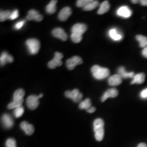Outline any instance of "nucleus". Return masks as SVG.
Wrapping results in <instances>:
<instances>
[{"label": "nucleus", "instance_id": "4be33fe9", "mask_svg": "<svg viewBox=\"0 0 147 147\" xmlns=\"http://www.w3.org/2000/svg\"><path fill=\"white\" fill-rule=\"evenodd\" d=\"M57 1L53 0L51 1L49 5H47L46 7V11L48 14H53L56 11V3Z\"/></svg>", "mask_w": 147, "mask_h": 147}, {"label": "nucleus", "instance_id": "b1692460", "mask_svg": "<svg viewBox=\"0 0 147 147\" xmlns=\"http://www.w3.org/2000/svg\"><path fill=\"white\" fill-rule=\"evenodd\" d=\"M137 40L139 42L140 47L143 48L147 47V37L143 35H137L136 36Z\"/></svg>", "mask_w": 147, "mask_h": 147}, {"label": "nucleus", "instance_id": "5701e85b", "mask_svg": "<svg viewBox=\"0 0 147 147\" xmlns=\"http://www.w3.org/2000/svg\"><path fill=\"white\" fill-rule=\"evenodd\" d=\"M99 1H90L84 7V10L90 11L95 9L99 5Z\"/></svg>", "mask_w": 147, "mask_h": 147}, {"label": "nucleus", "instance_id": "412c9836", "mask_svg": "<svg viewBox=\"0 0 147 147\" xmlns=\"http://www.w3.org/2000/svg\"><path fill=\"white\" fill-rule=\"evenodd\" d=\"M110 5L108 1H105L100 5V8L98 11V14L99 15L104 14L110 10Z\"/></svg>", "mask_w": 147, "mask_h": 147}, {"label": "nucleus", "instance_id": "20e7f679", "mask_svg": "<svg viewBox=\"0 0 147 147\" xmlns=\"http://www.w3.org/2000/svg\"><path fill=\"white\" fill-rule=\"evenodd\" d=\"M65 95L67 98L73 100L75 102H80L83 97V95L78 89H74L72 91L67 90L65 92Z\"/></svg>", "mask_w": 147, "mask_h": 147}, {"label": "nucleus", "instance_id": "7ed1b4c3", "mask_svg": "<svg viewBox=\"0 0 147 147\" xmlns=\"http://www.w3.org/2000/svg\"><path fill=\"white\" fill-rule=\"evenodd\" d=\"M26 45L29 53L31 55H36L40 48L39 41L34 38L29 39L26 42Z\"/></svg>", "mask_w": 147, "mask_h": 147}, {"label": "nucleus", "instance_id": "423d86ee", "mask_svg": "<svg viewBox=\"0 0 147 147\" xmlns=\"http://www.w3.org/2000/svg\"><path fill=\"white\" fill-rule=\"evenodd\" d=\"M38 95H32L29 96L26 100V104L27 107L31 110L36 109L39 104Z\"/></svg>", "mask_w": 147, "mask_h": 147}, {"label": "nucleus", "instance_id": "4c0bfd02", "mask_svg": "<svg viewBox=\"0 0 147 147\" xmlns=\"http://www.w3.org/2000/svg\"><path fill=\"white\" fill-rule=\"evenodd\" d=\"M140 3L143 6H147V0H141L140 1Z\"/></svg>", "mask_w": 147, "mask_h": 147}, {"label": "nucleus", "instance_id": "2f4dec72", "mask_svg": "<svg viewBox=\"0 0 147 147\" xmlns=\"http://www.w3.org/2000/svg\"><path fill=\"white\" fill-rule=\"evenodd\" d=\"M90 1V0H79L77 1L76 5L78 7H84Z\"/></svg>", "mask_w": 147, "mask_h": 147}, {"label": "nucleus", "instance_id": "7c9ffc66", "mask_svg": "<svg viewBox=\"0 0 147 147\" xmlns=\"http://www.w3.org/2000/svg\"><path fill=\"white\" fill-rule=\"evenodd\" d=\"M6 147H16V140L12 138H8L5 142Z\"/></svg>", "mask_w": 147, "mask_h": 147}, {"label": "nucleus", "instance_id": "c9c22d12", "mask_svg": "<svg viewBox=\"0 0 147 147\" xmlns=\"http://www.w3.org/2000/svg\"><path fill=\"white\" fill-rule=\"evenodd\" d=\"M142 54L143 57L147 58V47H145L142 50Z\"/></svg>", "mask_w": 147, "mask_h": 147}, {"label": "nucleus", "instance_id": "473e14b6", "mask_svg": "<svg viewBox=\"0 0 147 147\" xmlns=\"http://www.w3.org/2000/svg\"><path fill=\"white\" fill-rule=\"evenodd\" d=\"M25 24V20H21V21H19L14 25V28L16 30H20V29H21L22 27L24 26Z\"/></svg>", "mask_w": 147, "mask_h": 147}, {"label": "nucleus", "instance_id": "9d476101", "mask_svg": "<svg viewBox=\"0 0 147 147\" xmlns=\"http://www.w3.org/2000/svg\"><path fill=\"white\" fill-rule=\"evenodd\" d=\"M87 27L85 24L79 23L74 25L71 28V32L72 33L74 34L82 36V34L87 31Z\"/></svg>", "mask_w": 147, "mask_h": 147}, {"label": "nucleus", "instance_id": "c756f323", "mask_svg": "<svg viewBox=\"0 0 147 147\" xmlns=\"http://www.w3.org/2000/svg\"><path fill=\"white\" fill-rule=\"evenodd\" d=\"M71 39L73 42L75 43H79L82 39V36H80L79 34L71 33Z\"/></svg>", "mask_w": 147, "mask_h": 147}, {"label": "nucleus", "instance_id": "bb28decb", "mask_svg": "<svg viewBox=\"0 0 147 147\" xmlns=\"http://www.w3.org/2000/svg\"><path fill=\"white\" fill-rule=\"evenodd\" d=\"M23 102H24V99L20 100H13L9 105H8V109H16V108L21 106Z\"/></svg>", "mask_w": 147, "mask_h": 147}, {"label": "nucleus", "instance_id": "c85d7f7f", "mask_svg": "<svg viewBox=\"0 0 147 147\" xmlns=\"http://www.w3.org/2000/svg\"><path fill=\"white\" fill-rule=\"evenodd\" d=\"M24 109L22 106L16 108L14 111V115L16 118H20L24 113Z\"/></svg>", "mask_w": 147, "mask_h": 147}, {"label": "nucleus", "instance_id": "9b49d317", "mask_svg": "<svg viewBox=\"0 0 147 147\" xmlns=\"http://www.w3.org/2000/svg\"><path fill=\"white\" fill-rule=\"evenodd\" d=\"M26 19L28 21L31 20H35V21H42L43 19V16L40 15L38 11L32 9L28 11V15L27 16Z\"/></svg>", "mask_w": 147, "mask_h": 147}, {"label": "nucleus", "instance_id": "f704fd0d", "mask_svg": "<svg viewBox=\"0 0 147 147\" xmlns=\"http://www.w3.org/2000/svg\"><path fill=\"white\" fill-rule=\"evenodd\" d=\"M140 96L142 99H147V88L142 90L140 93Z\"/></svg>", "mask_w": 147, "mask_h": 147}, {"label": "nucleus", "instance_id": "72a5a7b5", "mask_svg": "<svg viewBox=\"0 0 147 147\" xmlns=\"http://www.w3.org/2000/svg\"><path fill=\"white\" fill-rule=\"evenodd\" d=\"M19 16V11L18 10H14L11 13V16H10V20H13L18 18Z\"/></svg>", "mask_w": 147, "mask_h": 147}, {"label": "nucleus", "instance_id": "cd10ccee", "mask_svg": "<svg viewBox=\"0 0 147 147\" xmlns=\"http://www.w3.org/2000/svg\"><path fill=\"white\" fill-rule=\"evenodd\" d=\"M11 13L9 11H1V12H0V21L3 22V21L7 20V19H9Z\"/></svg>", "mask_w": 147, "mask_h": 147}, {"label": "nucleus", "instance_id": "1a4fd4ad", "mask_svg": "<svg viewBox=\"0 0 147 147\" xmlns=\"http://www.w3.org/2000/svg\"><path fill=\"white\" fill-rule=\"evenodd\" d=\"M108 35L111 39L116 42L121 41L123 38L122 32L116 28H111L108 32Z\"/></svg>", "mask_w": 147, "mask_h": 147}, {"label": "nucleus", "instance_id": "f3484780", "mask_svg": "<svg viewBox=\"0 0 147 147\" xmlns=\"http://www.w3.org/2000/svg\"><path fill=\"white\" fill-rule=\"evenodd\" d=\"M108 83L112 86H118L122 83V78L118 74L113 75L108 79Z\"/></svg>", "mask_w": 147, "mask_h": 147}, {"label": "nucleus", "instance_id": "6e6552de", "mask_svg": "<svg viewBox=\"0 0 147 147\" xmlns=\"http://www.w3.org/2000/svg\"><path fill=\"white\" fill-rule=\"evenodd\" d=\"M116 14L118 16L127 19L131 17L132 14V11L129 7L126 5H123L121 6L117 9Z\"/></svg>", "mask_w": 147, "mask_h": 147}, {"label": "nucleus", "instance_id": "393cba45", "mask_svg": "<svg viewBox=\"0 0 147 147\" xmlns=\"http://www.w3.org/2000/svg\"><path fill=\"white\" fill-rule=\"evenodd\" d=\"M25 92L22 89H18L16 90L13 95V100H20L24 99L23 98Z\"/></svg>", "mask_w": 147, "mask_h": 147}, {"label": "nucleus", "instance_id": "39448f33", "mask_svg": "<svg viewBox=\"0 0 147 147\" xmlns=\"http://www.w3.org/2000/svg\"><path fill=\"white\" fill-rule=\"evenodd\" d=\"M63 55L62 53L56 52L55 53V57L48 63V67L50 69H55L57 67H59L62 65V59Z\"/></svg>", "mask_w": 147, "mask_h": 147}, {"label": "nucleus", "instance_id": "58836bf2", "mask_svg": "<svg viewBox=\"0 0 147 147\" xmlns=\"http://www.w3.org/2000/svg\"><path fill=\"white\" fill-rule=\"evenodd\" d=\"M137 147H147V144L145 143H141L137 146Z\"/></svg>", "mask_w": 147, "mask_h": 147}, {"label": "nucleus", "instance_id": "f257e3e1", "mask_svg": "<svg viewBox=\"0 0 147 147\" xmlns=\"http://www.w3.org/2000/svg\"><path fill=\"white\" fill-rule=\"evenodd\" d=\"M95 138L96 141H101L104 137V121L101 118L96 119L93 122Z\"/></svg>", "mask_w": 147, "mask_h": 147}, {"label": "nucleus", "instance_id": "4468645a", "mask_svg": "<svg viewBox=\"0 0 147 147\" xmlns=\"http://www.w3.org/2000/svg\"><path fill=\"white\" fill-rule=\"evenodd\" d=\"M1 120L3 125L6 129H11L14 125V121L12 117L8 114L3 115Z\"/></svg>", "mask_w": 147, "mask_h": 147}, {"label": "nucleus", "instance_id": "a878e982", "mask_svg": "<svg viewBox=\"0 0 147 147\" xmlns=\"http://www.w3.org/2000/svg\"><path fill=\"white\" fill-rule=\"evenodd\" d=\"M92 102L89 98L81 101L79 104V108L81 110H88L91 107Z\"/></svg>", "mask_w": 147, "mask_h": 147}, {"label": "nucleus", "instance_id": "ea45409f", "mask_svg": "<svg viewBox=\"0 0 147 147\" xmlns=\"http://www.w3.org/2000/svg\"><path fill=\"white\" fill-rule=\"evenodd\" d=\"M140 2V1H138V0H132V1H131L132 3H135V4L138 3Z\"/></svg>", "mask_w": 147, "mask_h": 147}, {"label": "nucleus", "instance_id": "f8f14e48", "mask_svg": "<svg viewBox=\"0 0 147 147\" xmlns=\"http://www.w3.org/2000/svg\"><path fill=\"white\" fill-rule=\"evenodd\" d=\"M52 34L55 37L60 39L63 41H66L68 39V35L61 28H56L52 31Z\"/></svg>", "mask_w": 147, "mask_h": 147}, {"label": "nucleus", "instance_id": "dca6fc26", "mask_svg": "<svg viewBox=\"0 0 147 147\" xmlns=\"http://www.w3.org/2000/svg\"><path fill=\"white\" fill-rule=\"evenodd\" d=\"M20 127L27 135H31L34 132V127L33 125L29 124L27 121H22L20 124Z\"/></svg>", "mask_w": 147, "mask_h": 147}, {"label": "nucleus", "instance_id": "2eb2a0df", "mask_svg": "<svg viewBox=\"0 0 147 147\" xmlns=\"http://www.w3.org/2000/svg\"><path fill=\"white\" fill-rule=\"evenodd\" d=\"M118 95V91L116 88H111L107 90L103 95L102 96L101 100L102 102H104L105 100H107L109 98H116Z\"/></svg>", "mask_w": 147, "mask_h": 147}, {"label": "nucleus", "instance_id": "e433bc0d", "mask_svg": "<svg viewBox=\"0 0 147 147\" xmlns=\"http://www.w3.org/2000/svg\"><path fill=\"white\" fill-rule=\"evenodd\" d=\"M95 110H96V109H95V107H92L91 106L89 109H88L87 110V112H88L89 113H94Z\"/></svg>", "mask_w": 147, "mask_h": 147}, {"label": "nucleus", "instance_id": "0eeeda50", "mask_svg": "<svg viewBox=\"0 0 147 147\" xmlns=\"http://www.w3.org/2000/svg\"><path fill=\"white\" fill-rule=\"evenodd\" d=\"M82 63L83 61L82 58L79 56H75L68 59L66 62V65L68 69L72 70L75 68L76 65L81 64Z\"/></svg>", "mask_w": 147, "mask_h": 147}, {"label": "nucleus", "instance_id": "a19ab883", "mask_svg": "<svg viewBox=\"0 0 147 147\" xmlns=\"http://www.w3.org/2000/svg\"><path fill=\"white\" fill-rule=\"evenodd\" d=\"M42 96H43V94H40L38 95V97H39V99L41 98H42Z\"/></svg>", "mask_w": 147, "mask_h": 147}, {"label": "nucleus", "instance_id": "f03ea898", "mask_svg": "<svg viewBox=\"0 0 147 147\" xmlns=\"http://www.w3.org/2000/svg\"><path fill=\"white\" fill-rule=\"evenodd\" d=\"M93 77L97 80H103L107 78L110 74L109 69L101 67L99 65H95L91 69Z\"/></svg>", "mask_w": 147, "mask_h": 147}, {"label": "nucleus", "instance_id": "6ab92c4d", "mask_svg": "<svg viewBox=\"0 0 147 147\" xmlns=\"http://www.w3.org/2000/svg\"><path fill=\"white\" fill-rule=\"evenodd\" d=\"M14 61V58L12 56L9 55L7 52H3L1 54L0 57L1 65L3 66L6 63H11Z\"/></svg>", "mask_w": 147, "mask_h": 147}, {"label": "nucleus", "instance_id": "a211bd4d", "mask_svg": "<svg viewBox=\"0 0 147 147\" xmlns=\"http://www.w3.org/2000/svg\"><path fill=\"white\" fill-rule=\"evenodd\" d=\"M118 74H119L122 79H127V78H134L135 76V74L134 72H127L125 70V69L124 67H120L118 69Z\"/></svg>", "mask_w": 147, "mask_h": 147}, {"label": "nucleus", "instance_id": "aec40b11", "mask_svg": "<svg viewBox=\"0 0 147 147\" xmlns=\"http://www.w3.org/2000/svg\"><path fill=\"white\" fill-rule=\"evenodd\" d=\"M146 79V75L143 73H138L135 75L132 80L131 84H142Z\"/></svg>", "mask_w": 147, "mask_h": 147}, {"label": "nucleus", "instance_id": "ddd939ff", "mask_svg": "<svg viewBox=\"0 0 147 147\" xmlns=\"http://www.w3.org/2000/svg\"><path fill=\"white\" fill-rule=\"evenodd\" d=\"M72 13L71 9L69 7H65L60 11L58 14V19L62 21H66Z\"/></svg>", "mask_w": 147, "mask_h": 147}]
</instances>
